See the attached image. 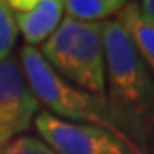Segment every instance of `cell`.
Returning <instances> with one entry per match:
<instances>
[{
    "instance_id": "cell-1",
    "label": "cell",
    "mask_w": 154,
    "mask_h": 154,
    "mask_svg": "<svg viewBox=\"0 0 154 154\" xmlns=\"http://www.w3.org/2000/svg\"><path fill=\"white\" fill-rule=\"evenodd\" d=\"M106 110L111 123L142 154L154 132V75L116 17L103 22Z\"/></svg>"
},
{
    "instance_id": "cell-2",
    "label": "cell",
    "mask_w": 154,
    "mask_h": 154,
    "mask_svg": "<svg viewBox=\"0 0 154 154\" xmlns=\"http://www.w3.org/2000/svg\"><path fill=\"white\" fill-rule=\"evenodd\" d=\"M41 55L65 81L105 99L106 65L103 22H82L65 17L41 45Z\"/></svg>"
},
{
    "instance_id": "cell-3",
    "label": "cell",
    "mask_w": 154,
    "mask_h": 154,
    "mask_svg": "<svg viewBox=\"0 0 154 154\" xmlns=\"http://www.w3.org/2000/svg\"><path fill=\"white\" fill-rule=\"evenodd\" d=\"M19 63L36 99L53 116H62V120L72 123L103 127L123 137L111 123L105 99L79 89L58 75L36 46L24 45L19 51Z\"/></svg>"
},
{
    "instance_id": "cell-4",
    "label": "cell",
    "mask_w": 154,
    "mask_h": 154,
    "mask_svg": "<svg viewBox=\"0 0 154 154\" xmlns=\"http://www.w3.org/2000/svg\"><path fill=\"white\" fill-rule=\"evenodd\" d=\"M34 127L55 154H142L118 134L98 125L72 123L43 111Z\"/></svg>"
},
{
    "instance_id": "cell-5",
    "label": "cell",
    "mask_w": 154,
    "mask_h": 154,
    "mask_svg": "<svg viewBox=\"0 0 154 154\" xmlns=\"http://www.w3.org/2000/svg\"><path fill=\"white\" fill-rule=\"evenodd\" d=\"M38 106L19 60H0V147L33 125Z\"/></svg>"
},
{
    "instance_id": "cell-6",
    "label": "cell",
    "mask_w": 154,
    "mask_h": 154,
    "mask_svg": "<svg viewBox=\"0 0 154 154\" xmlns=\"http://www.w3.org/2000/svg\"><path fill=\"white\" fill-rule=\"evenodd\" d=\"M19 33L26 45L36 46L45 43L62 22V0H9Z\"/></svg>"
},
{
    "instance_id": "cell-7",
    "label": "cell",
    "mask_w": 154,
    "mask_h": 154,
    "mask_svg": "<svg viewBox=\"0 0 154 154\" xmlns=\"http://www.w3.org/2000/svg\"><path fill=\"white\" fill-rule=\"evenodd\" d=\"M116 19L123 24L139 55L154 75V21L140 9L139 2H127Z\"/></svg>"
},
{
    "instance_id": "cell-8",
    "label": "cell",
    "mask_w": 154,
    "mask_h": 154,
    "mask_svg": "<svg viewBox=\"0 0 154 154\" xmlns=\"http://www.w3.org/2000/svg\"><path fill=\"white\" fill-rule=\"evenodd\" d=\"M125 5L123 0H65L63 12L75 21L105 22L108 17L118 16Z\"/></svg>"
},
{
    "instance_id": "cell-9",
    "label": "cell",
    "mask_w": 154,
    "mask_h": 154,
    "mask_svg": "<svg viewBox=\"0 0 154 154\" xmlns=\"http://www.w3.org/2000/svg\"><path fill=\"white\" fill-rule=\"evenodd\" d=\"M19 28L9 2L0 0V60L9 58L12 48L16 46Z\"/></svg>"
},
{
    "instance_id": "cell-10",
    "label": "cell",
    "mask_w": 154,
    "mask_h": 154,
    "mask_svg": "<svg viewBox=\"0 0 154 154\" xmlns=\"http://www.w3.org/2000/svg\"><path fill=\"white\" fill-rule=\"evenodd\" d=\"M0 154H55L43 139L19 135L0 147Z\"/></svg>"
},
{
    "instance_id": "cell-11",
    "label": "cell",
    "mask_w": 154,
    "mask_h": 154,
    "mask_svg": "<svg viewBox=\"0 0 154 154\" xmlns=\"http://www.w3.org/2000/svg\"><path fill=\"white\" fill-rule=\"evenodd\" d=\"M139 4H140V9L154 21V0H144V2H139Z\"/></svg>"
},
{
    "instance_id": "cell-12",
    "label": "cell",
    "mask_w": 154,
    "mask_h": 154,
    "mask_svg": "<svg viewBox=\"0 0 154 154\" xmlns=\"http://www.w3.org/2000/svg\"><path fill=\"white\" fill-rule=\"evenodd\" d=\"M149 154H154V132H152V139H151V146H149Z\"/></svg>"
}]
</instances>
